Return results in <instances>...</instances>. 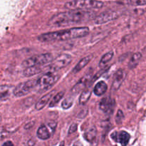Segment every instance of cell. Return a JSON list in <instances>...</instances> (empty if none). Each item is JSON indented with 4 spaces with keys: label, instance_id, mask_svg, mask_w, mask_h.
Wrapping results in <instances>:
<instances>
[{
    "label": "cell",
    "instance_id": "1",
    "mask_svg": "<svg viewBox=\"0 0 146 146\" xmlns=\"http://www.w3.org/2000/svg\"><path fill=\"white\" fill-rule=\"evenodd\" d=\"M94 17V13L81 10H71L54 15L48 21L51 27H66L88 21Z\"/></svg>",
    "mask_w": 146,
    "mask_h": 146
},
{
    "label": "cell",
    "instance_id": "2",
    "mask_svg": "<svg viewBox=\"0 0 146 146\" xmlns=\"http://www.w3.org/2000/svg\"><path fill=\"white\" fill-rule=\"evenodd\" d=\"M89 34L88 27H75L68 29L60 30L53 32L45 33L38 36V41L41 42H51V41H66L74 38H81Z\"/></svg>",
    "mask_w": 146,
    "mask_h": 146
},
{
    "label": "cell",
    "instance_id": "3",
    "mask_svg": "<svg viewBox=\"0 0 146 146\" xmlns=\"http://www.w3.org/2000/svg\"><path fill=\"white\" fill-rule=\"evenodd\" d=\"M104 2L98 0H73L65 4V8L69 10H89L101 9Z\"/></svg>",
    "mask_w": 146,
    "mask_h": 146
},
{
    "label": "cell",
    "instance_id": "4",
    "mask_svg": "<svg viewBox=\"0 0 146 146\" xmlns=\"http://www.w3.org/2000/svg\"><path fill=\"white\" fill-rule=\"evenodd\" d=\"M54 59V58L52 54H49V53H46V54L33 56L24 60L21 65L24 68L31 66H41L45 65L48 63H51Z\"/></svg>",
    "mask_w": 146,
    "mask_h": 146
},
{
    "label": "cell",
    "instance_id": "5",
    "mask_svg": "<svg viewBox=\"0 0 146 146\" xmlns=\"http://www.w3.org/2000/svg\"><path fill=\"white\" fill-rule=\"evenodd\" d=\"M59 76L54 74L53 72H48L41 76L36 81V88L40 91H46L49 89L58 80Z\"/></svg>",
    "mask_w": 146,
    "mask_h": 146
},
{
    "label": "cell",
    "instance_id": "6",
    "mask_svg": "<svg viewBox=\"0 0 146 146\" xmlns=\"http://www.w3.org/2000/svg\"><path fill=\"white\" fill-rule=\"evenodd\" d=\"M72 61V56L68 54H60L57 58H54L48 66V69L53 71H56L68 66Z\"/></svg>",
    "mask_w": 146,
    "mask_h": 146
},
{
    "label": "cell",
    "instance_id": "7",
    "mask_svg": "<svg viewBox=\"0 0 146 146\" xmlns=\"http://www.w3.org/2000/svg\"><path fill=\"white\" fill-rule=\"evenodd\" d=\"M37 80H29L25 82L20 83L14 88L13 94L17 97L24 96L29 94L36 86Z\"/></svg>",
    "mask_w": 146,
    "mask_h": 146
},
{
    "label": "cell",
    "instance_id": "8",
    "mask_svg": "<svg viewBox=\"0 0 146 146\" xmlns=\"http://www.w3.org/2000/svg\"><path fill=\"white\" fill-rule=\"evenodd\" d=\"M56 126V123L54 121L48 123L47 125H42L38 128L36 133L37 137L41 140L48 139L54 133Z\"/></svg>",
    "mask_w": 146,
    "mask_h": 146
},
{
    "label": "cell",
    "instance_id": "9",
    "mask_svg": "<svg viewBox=\"0 0 146 146\" xmlns=\"http://www.w3.org/2000/svg\"><path fill=\"white\" fill-rule=\"evenodd\" d=\"M120 17V13L116 11H107L101 13L95 18V24H103L115 20Z\"/></svg>",
    "mask_w": 146,
    "mask_h": 146
},
{
    "label": "cell",
    "instance_id": "10",
    "mask_svg": "<svg viewBox=\"0 0 146 146\" xmlns=\"http://www.w3.org/2000/svg\"><path fill=\"white\" fill-rule=\"evenodd\" d=\"M111 138L116 142L119 143L122 146H126L131 138V135L126 131H120L119 133L115 132L111 134Z\"/></svg>",
    "mask_w": 146,
    "mask_h": 146
},
{
    "label": "cell",
    "instance_id": "11",
    "mask_svg": "<svg viewBox=\"0 0 146 146\" xmlns=\"http://www.w3.org/2000/svg\"><path fill=\"white\" fill-rule=\"evenodd\" d=\"M125 73L123 70H118L114 76V80L112 84V91H117L121 87V84L125 78Z\"/></svg>",
    "mask_w": 146,
    "mask_h": 146
},
{
    "label": "cell",
    "instance_id": "12",
    "mask_svg": "<svg viewBox=\"0 0 146 146\" xmlns=\"http://www.w3.org/2000/svg\"><path fill=\"white\" fill-rule=\"evenodd\" d=\"M54 94H55V91H50L48 94H45L44 96L41 97V98L38 100V102L36 104V109L37 111H40V110L43 109V108L47 105V104L49 102L51 98H53V96H54Z\"/></svg>",
    "mask_w": 146,
    "mask_h": 146
},
{
    "label": "cell",
    "instance_id": "13",
    "mask_svg": "<svg viewBox=\"0 0 146 146\" xmlns=\"http://www.w3.org/2000/svg\"><path fill=\"white\" fill-rule=\"evenodd\" d=\"M14 88L12 86H0V101H5L10 97L14 91Z\"/></svg>",
    "mask_w": 146,
    "mask_h": 146
},
{
    "label": "cell",
    "instance_id": "14",
    "mask_svg": "<svg viewBox=\"0 0 146 146\" xmlns=\"http://www.w3.org/2000/svg\"><path fill=\"white\" fill-rule=\"evenodd\" d=\"M88 79H89V78H88V76L83 77V78H81V79L80 80L74 87H73L72 89H71V93L74 94H78L80 91L84 90V88H85L87 83H88Z\"/></svg>",
    "mask_w": 146,
    "mask_h": 146
},
{
    "label": "cell",
    "instance_id": "15",
    "mask_svg": "<svg viewBox=\"0 0 146 146\" xmlns=\"http://www.w3.org/2000/svg\"><path fill=\"white\" fill-rule=\"evenodd\" d=\"M108 89V86L104 81H101L96 84L94 88V92L98 96H101L106 92Z\"/></svg>",
    "mask_w": 146,
    "mask_h": 146
},
{
    "label": "cell",
    "instance_id": "16",
    "mask_svg": "<svg viewBox=\"0 0 146 146\" xmlns=\"http://www.w3.org/2000/svg\"><path fill=\"white\" fill-rule=\"evenodd\" d=\"M93 56H86L84 58H83L81 61H79V62L75 66V67L73 69L72 72L74 74H77L78 72H79L82 68H84L88 63L91 61V60L92 59Z\"/></svg>",
    "mask_w": 146,
    "mask_h": 146
},
{
    "label": "cell",
    "instance_id": "17",
    "mask_svg": "<svg viewBox=\"0 0 146 146\" xmlns=\"http://www.w3.org/2000/svg\"><path fill=\"white\" fill-rule=\"evenodd\" d=\"M113 106V101L109 96L104 97L102 98L99 104L100 109L104 112H108Z\"/></svg>",
    "mask_w": 146,
    "mask_h": 146
},
{
    "label": "cell",
    "instance_id": "18",
    "mask_svg": "<svg viewBox=\"0 0 146 146\" xmlns=\"http://www.w3.org/2000/svg\"><path fill=\"white\" fill-rule=\"evenodd\" d=\"M42 70L43 68L41 66L28 67V68H25V69L24 70V72H23V74L26 77H31L41 73Z\"/></svg>",
    "mask_w": 146,
    "mask_h": 146
},
{
    "label": "cell",
    "instance_id": "19",
    "mask_svg": "<svg viewBox=\"0 0 146 146\" xmlns=\"http://www.w3.org/2000/svg\"><path fill=\"white\" fill-rule=\"evenodd\" d=\"M141 58H142V54L140 52H136L133 54V56L131 58V60H130L129 63H128V68H131V69L135 68L138 66Z\"/></svg>",
    "mask_w": 146,
    "mask_h": 146
},
{
    "label": "cell",
    "instance_id": "20",
    "mask_svg": "<svg viewBox=\"0 0 146 146\" xmlns=\"http://www.w3.org/2000/svg\"><path fill=\"white\" fill-rule=\"evenodd\" d=\"M97 134V130L95 126L88 128L84 133V138L88 142H93L96 138Z\"/></svg>",
    "mask_w": 146,
    "mask_h": 146
},
{
    "label": "cell",
    "instance_id": "21",
    "mask_svg": "<svg viewBox=\"0 0 146 146\" xmlns=\"http://www.w3.org/2000/svg\"><path fill=\"white\" fill-rule=\"evenodd\" d=\"M91 96V90L89 88L84 89L81 93L79 98V104L81 105H85L89 100Z\"/></svg>",
    "mask_w": 146,
    "mask_h": 146
},
{
    "label": "cell",
    "instance_id": "22",
    "mask_svg": "<svg viewBox=\"0 0 146 146\" xmlns=\"http://www.w3.org/2000/svg\"><path fill=\"white\" fill-rule=\"evenodd\" d=\"M114 55V53L113 51H110L109 52L106 53V54H104V56L101 58V61L99 62V66L101 68H103L105 65H106L111 59H112L113 56Z\"/></svg>",
    "mask_w": 146,
    "mask_h": 146
},
{
    "label": "cell",
    "instance_id": "23",
    "mask_svg": "<svg viewBox=\"0 0 146 146\" xmlns=\"http://www.w3.org/2000/svg\"><path fill=\"white\" fill-rule=\"evenodd\" d=\"M64 94H65L64 91H59V92L57 93L55 96H54L52 99L51 100V101H50L49 103V107L53 108V107H54L55 106H56L57 104H58V103L61 101V98L64 97Z\"/></svg>",
    "mask_w": 146,
    "mask_h": 146
},
{
    "label": "cell",
    "instance_id": "24",
    "mask_svg": "<svg viewBox=\"0 0 146 146\" xmlns=\"http://www.w3.org/2000/svg\"><path fill=\"white\" fill-rule=\"evenodd\" d=\"M123 2L125 4L134 7L146 5V0H123Z\"/></svg>",
    "mask_w": 146,
    "mask_h": 146
},
{
    "label": "cell",
    "instance_id": "25",
    "mask_svg": "<svg viewBox=\"0 0 146 146\" xmlns=\"http://www.w3.org/2000/svg\"><path fill=\"white\" fill-rule=\"evenodd\" d=\"M73 103H74V98H73L72 96H69L63 101L61 106H62L63 108H64V109H68V108H71L72 106Z\"/></svg>",
    "mask_w": 146,
    "mask_h": 146
},
{
    "label": "cell",
    "instance_id": "26",
    "mask_svg": "<svg viewBox=\"0 0 146 146\" xmlns=\"http://www.w3.org/2000/svg\"><path fill=\"white\" fill-rule=\"evenodd\" d=\"M123 118H124V115L122 111L118 110V113H117L116 117H115V121H116L117 123L118 124L121 123H122V121L123 120Z\"/></svg>",
    "mask_w": 146,
    "mask_h": 146
},
{
    "label": "cell",
    "instance_id": "27",
    "mask_svg": "<svg viewBox=\"0 0 146 146\" xmlns=\"http://www.w3.org/2000/svg\"><path fill=\"white\" fill-rule=\"evenodd\" d=\"M77 128H78V126H77V124L76 123H73L72 125L70 126L68 133L69 134V135H70V134H71V133H74V132H76V131H77Z\"/></svg>",
    "mask_w": 146,
    "mask_h": 146
},
{
    "label": "cell",
    "instance_id": "28",
    "mask_svg": "<svg viewBox=\"0 0 146 146\" xmlns=\"http://www.w3.org/2000/svg\"><path fill=\"white\" fill-rule=\"evenodd\" d=\"M2 146H14V145H13L11 141H7V142H5L3 144Z\"/></svg>",
    "mask_w": 146,
    "mask_h": 146
},
{
    "label": "cell",
    "instance_id": "29",
    "mask_svg": "<svg viewBox=\"0 0 146 146\" xmlns=\"http://www.w3.org/2000/svg\"><path fill=\"white\" fill-rule=\"evenodd\" d=\"M73 146H84V145H83V143L81 142V141H76L75 143H74Z\"/></svg>",
    "mask_w": 146,
    "mask_h": 146
},
{
    "label": "cell",
    "instance_id": "30",
    "mask_svg": "<svg viewBox=\"0 0 146 146\" xmlns=\"http://www.w3.org/2000/svg\"><path fill=\"white\" fill-rule=\"evenodd\" d=\"M59 146H64V142L61 143V144H60Z\"/></svg>",
    "mask_w": 146,
    "mask_h": 146
},
{
    "label": "cell",
    "instance_id": "31",
    "mask_svg": "<svg viewBox=\"0 0 146 146\" xmlns=\"http://www.w3.org/2000/svg\"><path fill=\"white\" fill-rule=\"evenodd\" d=\"M1 114H0V123H1Z\"/></svg>",
    "mask_w": 146,
    "mask_h": 146
}]
</instances>
